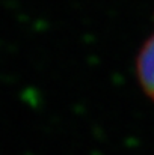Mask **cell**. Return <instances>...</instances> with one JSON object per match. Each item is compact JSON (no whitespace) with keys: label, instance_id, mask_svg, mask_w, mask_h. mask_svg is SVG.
I'll return each mask as SVG.
<instances>
[{"label":"cell","instance_id":"6da1fadb","mask_svg":"<svg viewBox=\"0 0 154 155\" xmlns=\"http://www.w3.org/2000/svg\"><path fill=\"white\" fill-rule=\"evenodd\" d=\"M138 78L145 94L154 101V35L150 36L138 54Z\"/></svg>","mask_w":154,"mask_h":155}]
</instances>
